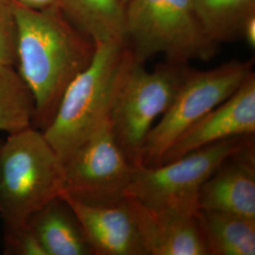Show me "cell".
I'll return each instance as SVG.
<instances>
[{"instance_id": "1", "label": "cell", "mask_w": 255, "mask_h": 255, "mask_svg": "<svg viewBox=\"0 0 255 255\" xmlns=\"http://www.w3.org/2000/svg\"><path fill=\"white\" fill-rule=\"evenodd\" d=\"M13 6L15 65L33 98V127L44 131L68 85L91 63L96 44L59 8L32 9L14 1Z\"/></svg>"}, {"instance_id": "2", "label": "cell", "mask_w": 255, "mask_h": 255, "mask_svg": "<svg viewBox=\"0 0 255 255\" xmlns=\"http://www.w3.org/2000/svg\"><path fill=\"white\" fill-rule=\"evenodd\" d=\"M144 64L128 46L108 107L115 138L135 166L142 165L146 137L155 119L171 105L187 68V64L166 62L149 72Z\"/></svg>"}, {"instance_id": "3", "label": "cell", "mask_w": 255, "mask_h": 255, "mask_svg": "<svg viewBox=\"0 0 255 255\" xmlns=\"http://www.w3.org/2000/svg\"><path fill=\"white\" fill-rule=\"evenodd\" d=\"M64 164L31 127L9 133L0 146V217L4 228L26 225L37 211L60 197Z\"/></svg>"}, {"instance_id": "4", "label": "cell", "mask_w": 255, "mask_h": 255, "mask_svg": "<svg viewBox=\"0 0 255 255\" xmlns=\"http://www.w3.org/2000/svg\"><path fill=\"white\" fill-rule=\"evenodd\" d=\"M90 64L71 82L43 131L61 162L85 143L108 115L110 98L127 43L98 42Z\"/></svg>"}, {"instance_id": "5", "label": "cell", "mask_w": 255, "mask_h": 255, "mask_svg": "<svg viewBox=\"0 0 255 255\" xmlns=\"http://www.w3.org/2000/svg\"><path fill=\"white\" fill-rule=\"evenodd\" d=\"M126 43L143 64L157 54L167 63L209 61L218 50L192 0H130L125 6Z\"/></svg>"}, {"instance_id": "6", "label": "cell", "mask_w": 255, "mask_h": 255, "mask_svg": "<svg viewBox=\"0 0 255 255\" xmlns=\"http://www.w3.org/2000/svg\"><path fill=\"white\" fill-rule=\"evenodd\" d=\"M255 140V134L231 137L203 146L172 162L138 165L126 190L146 206L185 214H198L201 187L229 156Z\"/></svg>"}, {"instance_id": "7", "label": "cell", "mask_w": 255, "mask_h": 255, "mask_svg": "<svg viewBox=\"0 0 255 255\" xmlns=\"http://www.w3.org/2000/svg\"><path fill=\"white\" fill-rule=\"evenodd\" d=\"M253 66L254 59L234 60L205 71L187 66L171 105L146 137L142 165H159L166 150L187 128L237 91Z\"/></svg>"}, {"instance_id": "8", "label": "cell", "mask_w": 255, "mask_h": 255, "mask_svg": "<svg viewBox=\"0 0 255 255\" xmlns=\"http://www.w3.org/2000/svg\"><path fill=\"white\" fill-rule=\"evenodd\" d=\"M63 164V194L91 205L124 201L136 167L119 146L108 115Z\"/></svg>"}, {"instance_id": "9", "label": "cell", "mask_w": 255, "mask_h": 255, "mask_svg": "<svg viewBox=\"0 0 255 255\" xmlns=\"http://www.w3.org/2000/svg\"><path fill=\"white\" fill-rule=\"evenodd\" d=\"M255 132V74L252 71L231 97L210 111L174 142L160 164L172 162L221 140L253 135Z\"/></svg>"}, {"instance_id": "10", "label": "cell", "mask_w": 255, "mask_h": 255, "mask_svg": "<svg viewBox=\"0 0 255 255\" xmlns=\"http://www.w3.org/2000/svg\"><path fill=\"white\" fill-rule=\"evenodd\" d=\"M146 255H207L198 214L156 209L126 198Z\"/></svg>"}, {"instance_id": "11", "label": "cell", "mask_w": 255, "mask_h": 255, "mask_svg": "<svg viewBox=\"0 0 255 255\" xmlns=\"http://www.w3.org/2000/svg\"><path fill=\"white\" fill-rule=\"evenodd\" d=\"M61 196L73 210L92 255H146L126 199L117 204L91 205Z\"/></svg>"}, {"instance_id": "12", "label": "cell", "mask_w": 255, "mask_h": 255, "mask_svg": "<svg viewBox=\"0 0 255 255\" xmlns=\"http://www.w3.org/2000/svg\"><path fill=\"white\" fill-rule=\"evenodd\" d=\"M199 205L255 219V140L229 156L203 182Z\"/></svg>"}, {"instance_id": "13", "label": "cell", "mask_w": 255, "mask_h": 255, "mask_svg": "<svg viewBox=\"0 0 255 255\" xmlns=\"http://www.w3.org/2000/svg\"><path fill=\"white\" fill-rule=\"evenodd\" d=\"M46 255H90L91 249L73 210L62 196L28 219Z\"/></svg>"}, {"instance_id": "14", "label": "cell", "mask_w": 255, "mask_h": 255, "mask_svg": "<svg viewBox=\"0 0 255 255\" xmlns=\"http://www.w3.org/2000/svg\"><path fill=\"white\" fill-rule=\"evenodd\" d=\"M58 6L95 43H126L125 6L121 0H58Z\"/></svg>"}, {"instance_id": "15", "label": "cell", "mask_w": 255, "mask_h": 255, "mask_svg": "<svg viewBox=\"0 0 255 255\" xmlns=\"http://www.w3.org/2000/svg\"><path fill=\"white\" fill-rule=\"evenodd\" d=\"M207 255H255V219L214 210L198 214Z\"/></svg>"}, {"instance_id": "16", "label": "cell", "mask_w": 255, "mask_h": 255, "mask_svg": "<svg viewBox=\"0 0 255 255\" xmlns=\"http://www.w3.org/2000/svg\"><path fill=\"white\" fill-rule=\"evenodd\" d=\"M201 26L219 45L242 38L247 20L255 14V0H192Z\"/></svg>"}, {"instance_id": "17", "label": "cell", "mask_w": 255, "mask_h": 255, "mask_svg": "<svg viewBox=\"0 0 255 255\" xmlns=\"http://www.w3.org/2000/svg\"><path fill=\"white\" fill-rule=\"evenodd\" d=\"M34 101L14 66L0 65V131L13 133L33 126Z\"/></svg>"}, {"instance_id": "18", "label": "cell", "mask_w": 255, "mask_h": 255, "mask_svg": "<svg viewBox=\"0 0 255 255\" xmlns=\"http://www.w3.org/2000/svg\"><path fill=\"white\" fill-rule=\"evenodd\" d=\"M17 26L12 0H0V65L16 64Z\"/></svg>"}, {"instance_id": "19", "label": "cell", "mask_w": 255, "mask_h": 255, "mask_svg": "<svg viewBox=\"0 0 255 255\" xmlns=\"http://www.w3.org/2000/svg\"><path fill=\"white\" fill-rule=\"evenodd\" d=\"M4 254L7 255H46L32 229L26 224L4 230Z\"/></svg>"}, {"instance_id": "20", "label": "cell", "mask_w": 255, "mask_h": 255, "mask_svg": "<svg viewBox=\"0 0 255 255\" xmlns=\"http://www.w3.org/2000/svg\"><path fill=\"white\" fill-rule=\"evenodd\" d=\"M13 1L32 9H47L59 8L58 0H13Z\"/></svg>"}, {"instance_id": "21", "label": "cell", "mask_w": 255, "mask_h": 255, "mask_svg": "<svg viewBox=\"0 0 255 255\" xmlns=\"http://www.w3.org/2000/svg\"><path fill=\"white\" fill-rule=\"evenodd\" d=\"M242 39H244L251 48L255 47V14L249 17L243 27Z\"/></svg>"}, {"instance_id": "22", "label": "cell", "mask_w": 255, "mask_h": 255, "mask_svg": "<svg viewBox=\"0 0 255 255\" xmlns=\"http://www.w3.org/2000/svg\"><path fill=\"white\" fill-rule=\"evenodd\" d=\"M129 1H130V0H121V2L123 3V5H124V6H126Z\"/></svg>"}, {"instance_id": "23", "label": "cell", "mask_w": 255, "mask_h": 255, "mask_svg": "<svg viewBox=\"0 0 255 255\" xmlns=\"http://www.w3.org/2000/svg\"><path fill=\"white\" fill-rule=\"evenodd\" d=\"M1 144H2V141H0V146H1Z\"/></svg>"}]
</instances>
